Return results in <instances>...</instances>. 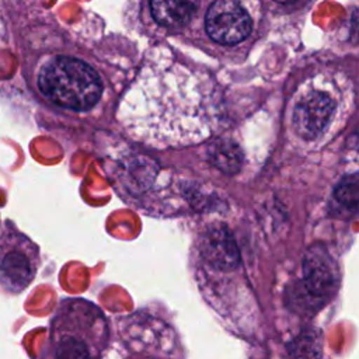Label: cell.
<instances>
[{
  "instance_id": "obj_5",
  "label": "cell",
  "mask_w": 359,
  "mask_h": 359,
  "mask_svg": "<svg viewBox=\"0 0 359 359\" xmlns=\"http://www.w3.org/2000/svg\"><path fill=\"white\" fill-rule=\"evenodd\" d=\"M251 28V17L240 0H216L206 14V31L219 43H238L248 36Z\"/></svg>"
},
{
  "instance_id": "obj_12",
  "label": "cell",
  "mask_w": 359,
  "mask_h": 359,
  "mask_svg": "<svg viewBox=\"0 0 359 359\" xmlns=\"http://www.w3.org/2000/svg\"><path fill=\"white\" fill-rule=\"evenodd\" d=\"M278 1H280V3H293V1H297V0H278Z\"/></svg>"
},
{
  "instance_id": "obj_10",
  "label": "cell",
  "mask_w": 359,
  "mask_h": 359,
  "mask_svg": "<svg viewBox=\"0 0 359 359\" xmlns=\"http://www.w3.org/2000/svg\"><path fill=\"white\" fill-rule=\"evenodd\" d=\"M209 158L220 171L233 175L238 172L243 164L240 147L230 139H217L208 149Z\"/></svg>"
},
{
  "instance_id": "obj_2",
  "label": "cell",
  "mask_w": 359,
  "mask_h": 359,
  "mask_svg": "<svg viewBox=\"0 0 359 359\" xmlns=\"http://www.w3.org/2000/svg\"><path fill=\"white\" fill-rule=\"evenodd\" d=\"M352 101L349 80L320 73L306 80L292 100V128L304 142H317L337 126Z\"/></svg>"
},
{
  "instance_id": "obj_7",
  "label": "cell",
  "mask_w": 359,
  "mask_h": 359,
  "mask_svg": "<svg viewBox=\"0 0 359 359\" xmlns=\"http://www.w3.org/2000/svg\"><path fill=\"white\" fill-rule=\"evenodd\" d=\"M203 259L216 269L230 271L238 264L240 255L231 233L223 226L208 227L199 241Z\"/></svg>"
},
{
  "instance_id": "obj_1",
  "label": "cell",
  "mask_w": 359,
  "mask_h": 359,
  "mask_svg": "<svg viewBox=\"0 0 359 359\" xmlns=\"http://www.w3.org/2000/svg\"><path fill=\"white\" fill-rule=\"evenodd\" d=\"M222 112L220 93L209 74L158 56L142 67L122 97L118 118L133 139L165 149L208 139Z\"/></svg>"
},
{
  "instance_id": "obj_4",
  "label": "cell",
  "mask_w": 359,
  "mask_h": 359,
  "mask_svg": "<svg viewBox=\"0 0 359 359\" xmlns=\"http://www.w3.org/2000/svg\"><path fill=\"white\" fill-rule=\"evenodd\" d=\"M39 266L38 245L11 220L0 226V290L18 294L34 280Z\"/></svg>"
},
{
  "instance_id": "obj_11",
  "label": "cell",
  "mask_w": 359,
  "mask_h": 359,
  "mask_svg": "<svg viewBox=\"0 0 359 359\" xmlns=\"http://www.w3.org/2000/svg\"><path fill=\"white\" fill-rule=\"evenodd\" d=\"M358 177L349 175L345 177L335 188L334 196L338 201V203H341L344 208L351 209V210H356L358 206Z\"/></svg>"
},
{
  "instance_id": "obj_3",
  "label": "cell",
  "mask_w": 359,
  "mask_h": 359,
  "mask_svg": "<svg viewBox=\"0 0 359 359\" xmlns=\"http://www.w3.org/2000/svg\"><path fill=\"white\" fill-rule=\"evenodd\" d=\"M38 86L52 102L74 111L91 108L101 94L97 73L73 57H56L46 63L39 73Z\"/></svg>"
},
{
  "instance_id": "obj_8",
  "label": "cell",
  "mask_w": 359,
  "mask_h": 359,
  "mask_svg": "<svg viewBox=\"0 0 359 359\" xmlns=\"http://www.w3.org/2000/svg\"><path fill=\"white\" fill-rule=\"evenodd\" d=\"M304 286L314 297H325L337 286V268L327 251L311 247L303 261Z\"/></svg>"
},
{
  "instance_id": "obj_6",
  "label": "cell",
  "mask_w": 359,
  "mask_h": 359,
  "mask_svg": "<svg viewBox=\"0 0 359 359\" xmlns=\"http://www.w3.org/2000/svg\"><path fill=\"white\" fill-rule=\"evenodd\" d=\"M49 356L50 359H91L88 342L80 331H76L69 302L53 317Z\"/></svg>"
},
{
  "instance_id": "obj_9",
  "label": "cell",
  "mask_w": 359,
  "mask_h": 359,
  "mask_svg": "<svg viewBox=\"0 0 359 359\" xmlns=\"http://www.w3.org/2000/svg\"><path fill=\"white\" fill-rule=\"evenodd\" d=\"M154 20L164 27H180L191 20L195 13V0H150Z\"/></svg>"
}]
</instances>
